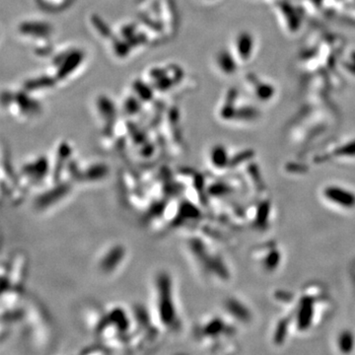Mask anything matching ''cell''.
Here are the masks:
<instances>
[{"instance_id":"obj_21","label":"cell","mask_w":355,"mask_h":355,"mask_svg":"<svg viewBox=\"0 0 355 355\" xmlns=\"http://www.w3.org/2000/svg\"><path fill=\"white\" fill-rule=\"evenodd\" d=\"M226 310L238 320L246 322L251 318L249 310L236 299H228L225 303Z\"/></svg>"},{"instance_id":"obj_20","label":"cell","mask_w":355,"mask_h":355,"mask_svg":"<svg viewBox=\"0 0 355 355\" xmlns=\"http://www.w3.org/2000/svg\"><path fill=\"white\" fill-rule=\"evenodd\" d=\"M230 158L226 148L222 145H215L209 152V161L212 167L216 169H224L230 166Z\"/></svg>"},{"instance_id":"obj_3","label":"cell","mask_w":355,"mask_h":355,"mask_svg":"<svg viewBox=\"0 0 355 355\" xmlns=\"http://www.w3.org/2000/svg\"><path fill=\"white\" fill-rule=\"evenodd\" d=\"M131 313L132 325L128 335L127 349L150 350L158 344L163 333L154 323L147 308L138 305L131 308Z\"/></svg>"},{"instance_id":"obj_11","label":"cell","mask_w":355,"mask_h":355,"mask_svg":"<svg viewBox=\"0 0 355 355\" xmlns=\"http://www.w3.org/2000/svg\"><path fill=\"white\" fill-rule=\"evenodd\" d=\"M128 260L127 247L119 242L112 243L101 250L97 257L96 267L98 271L107 277L117 275L126 265Z\"/></svg>"},{"instance_id":"obj_23","label":"cell","mask_w":355,"mask_h":355,"mask_svg":"<svg viewBox=\"0 0 355 355\" xmlns=\"http://www.w3.org/2000/svg\"><path fill=\"white\" fill-rule=\"evenodd\" d=\"M288 332V322L286 320H282L278 323V325L275 329L273 340L277 344H281L287 335Z\"/></svg>"},{"instance_id":"obj_17","label":"cell","mask_w":355,"mask_h":355,"mask_svg":"<svg viewBox=\"0 0 355 355\" xmlns=\"http://www.w3.org/2000/svg\"><path fill=\"white\" fill-rule=\"evenodd\" d=\"M96 117L102 122L105 127L109 124H114L117 114V108L114 101L107 95L99 96L95 102Z\"/></svg>"},{"instance_id":"obj_8","label":"cell","mask_w":355,"mask_h":355,"mask_svg":"<svg viewBox=\"0 0 355 355\" xmlns=\"http://www.w3.org/2000/svg\"><path fill=\"white\" fill-rule=\"evenodd\" d=\"M185 247L194 264L201 267L202 271L216 274L221 279L228 278V270L222 259L210 254L207 244L201 237H189L185 242Z\"/></svg>"},{"instance_id":"obj_22","label":"cell","mask_w":355,"mask_h":355,"mask_svg":"<svg viewBox=\"0 0 355 355\" xmlns=\"http://www.w3.org/2000/svg\"><path fill=\"white\" fill-rule=\"evenodd\" d=\"M338 348L343 353H350L354 348V335L350 330H343L337 339Z\"/></svg>"},{"instance_id":"obj_19","label":"cell","mask_w":355,"mask_h":355,"mask_svg":"<svg viewBox=\"0 0 355 355\" xmlns=\"http://www.w3.org/2000/svg\"><path fill=\"white\" fill-rule=\"evenodd\" d=\"M225 330V324L220 318H212L209 321L204 323V325L197 328V336L200 338L204 337H217L219 334L223 333Z\"/></svg>"},{"instance_id":"obj_25","label":"cell","mask_w":355,"mask_h":355,"mask_svg":"<svg viewBox=\"0 0 355 355\" xmlns=\"http://www.w3.org/2000/svg\"><path fill=\"white\" fill-rule=\"evenodd\" d=\"M280 263V254L278 251H272L270 254L267 255V257L265 260V266L266 269L272 270L275 269Z\"/></svg>"},{"instance_id":"obj_2","label":"cell","mask_w":355,"mask_h":355,"mask_svg":"<svg viewBox=\"0 0 355 355\" xmlns=\"http://www.w3.org/2000/svg\"><path fill=\"white\" fill-rule=\"evenodd\" d=\"M29 259L23 251H15L1 264V310L23 307L28 278Z\"/></svg>"},{"instance_id":"obj_18","label":"cell","mask_w":355,"mask_h":355,"mask_svg":"<svg viewBox=\"0 0 355 355\" xmlns=\"http://www.w3.org/2000/svg\"><path fill=\"white\" fill-rule=\"evenodd\" d=\"M314 318V304L309 297L302 298L297 314V326L301 330H305L312 325Z\"/></svg>"},{"instance_id":"obj_15","label":"cell","mask_w":355,"mask_h":355,"mask_svg":"<svg viewBox=\"0 0 355 355\" xmlns=\"http://www.w3.org/2000/svg\"><path fill=\"white\" fill-rule=\"evenodd\" d=\"M4 152L2 151V162H1V188L2 196L6 197L7 201L11 204H18L23 200L26 191L23 189L20 179L18 176L17 169H14L11 161L8 157L6 159Z\"/></svg>"},{"instance_id":"obj_4","label":"cell","mask_w":355,"mask_h":355,"mask_svg":"<svg viewBox=\"0 0 355 355\" xmlns=\"http://www.w3.org/2000/svg\"><path fill=\"white\" fill-rule=\"evenodd\" d=\"M22 324L26 325L30 344L37 350H46L54 342V331L51 319L38 302L26 304Z\"/></svg>"},{"instance_id":"obj_13","label":"cell","mask_w":355,"mask_h":355,"mask_svg":"<svg viewBox=\"0 0 355 355\" xmlns=\"http://www.w3.org/2000/svg\"><path fill=\"white\" fill-rule=\"evenodd\" d=\"M110 168L103 161L90 160L73 162L70 172L69 180L75 185H96L100 184L109 177Z\"/></svg>"},{"instance_id":"obj_26","label":"cell","mask_w":355,"mask_h":355,"mask_svg":"<svg viewBox=\"0 0 355 355\" xmlns=\"http://www.w3.org/2000/svg\"><path fill=\"white\" fill-rule=\"evenodd\" d=\"M269 204L268 203H263L261 205V207H259L258 212H257V218H256V222L257 224H259L260 226H263L264 224H266L267 221V217L269 215Z\"/></svg>"},{"instance_id":"obj_7","label":"cell","mask_w":355,"mask_h":355,"mask_svg":"<svg viewBox=\"0 0 355 355\" xmlns=\"http://www.w3.org/2000/svg\"><path fill=\"white\" fill-rule=\"evenodd\" d=\"M18 35L25 41L33 42V53L37 57H48L53 54L52 35L54 33L53 25L43 19L23 20L17 26Z\"/></svg>"},{"instance_id":"obj_9","label":"cell","mask_w":355,"mask_h":355,"mask_svg":"<svg viewBox=\"0 0 355 355\" xmlns=\"http://www.w3.org/2000/svg\"><path fill=\"white\" fill-rule=\"evenodd\" d=\"M75 184L69 180L52 182L35 192L34 208L39 212H47L63 204L73 193Z\"/></svg>"},{"instance_id":"obj_16","label":"cell","mask_w":355,"mask_h":355,"mask_svg":"<svg viewBox=\"0 0 355 355\" xmlns=\"http://www.w3.org/2000/svg\"><path fill=\"white\" fill-rule=\"evenodd\" d=\"M325 200L337 207L352 209L355 207V194L338 186H327L324 189Z\"/></svg>"},{"instance_id":"obj_12","label":"cell","mask_w":355,"mask_h":355,"mask_svg":"<svg viewBox=\"0 0 355 355\" xmlns=\"http://www.w3.org/2000/svg\"><path fill=\"white\" fill-rule=\"evenodd\" d=\"M184 73L181 66L173 63L153 65L142 76L153 90L158 92H166L174 88L177 82L182 81Z\"/></svg>"},{"instance_id":"obj_24","label":"cell","mask_w":355,"mask_h":355,"mask_svg":"<svg viewBox=\"0 0 355 355\" xmlns=\"http://www.w3.org/2000/svg\"><path fill=\"white\" fill-rule=\"evenodd\" d=\"M208 193L214 197H223L230 193V188L225 184H214L208 188Z\"/></svg>"},{"instance_id":"obj_27","label":"cell","mask_w":355,"mask_h":355,"mask_svg":"<svg viewBox=\"0 0 355 355\" xmlns=\"http://www.w3.org/2000/svg\"><path fill=\"white\" fill-rule=\"evenodd\" d=\"M339 151L337 152L339 155H347V156H353L355 155V143H351L348 145H345L340 149H338Z\"/></svg>"},{"instance_id":"obj_1","label":"cell","mask_w":355,"mask_h":355,"mask_svg":"<svg viewBox=\"0 0 355 355\" xmlns=\"http://www.w3.org/2000/svg\"><path fill=\"white\" fill-rule=\"evenodd\" d=\"M149 312L162 333H175L183 325L182 311L172 274L159 270L154 274L151 284V304Z\"/></svg>"},{"instance_id":"obj_14","label":"cell","mask_w":355,"mask_h":355,"mask_svg":"<svg viewBox=\"0 0 355 355\" xmlns=\"http://www.w3.org/2000/svg\"><path fill=\"white\" fill-rule=\"evenodd\" d=\"M50 157L52 163V182L69 180L71 166L76 159L72 143L66 139L59 141L55 146L54 154Z\"/></svg>"},{"instance_id":"obj_6","label":"cell","mask_w":355,"mask_h":355,"mask_svg":"<svg viewBox=\"0 0 355 355\" xmlns=\"http://www.w3.org/2000/svg\"><path fill=\"white\" fill-rule=\"evenodd\" d=\"M86 55L83 50L76 47H62L55 51L47 73L56 81L57 84L70 80L80 70Z\"/></svg>"},{"instance_id":"obj_5","label":"cell","mask_w":355,"mask_h":355,"mask_svg":"<svg viewBox=\"0 0 355 355\" xmlns=\"http://www.w3.org/2000/svg\"><path fill=\"white\" fill-rule=\"evenodd\" d=\"M17 171L26 193L37 192L52 183V163L49 155L37 154L26 158Z\"/></svg>"},{"instance_id":"obj_10","label":"cell","mask_w":355,"mask_h":355,"mask_svg":"<svg viewBox=\"0 0 355 355\" xmlns=\"http://www.w3.org/2000/svg\"><path fill=\"white\" fill-rule=\"evenodd\" d=\"M3 104L6 105L13 118L22 121L30 120L41 112V105L26 89L17 92L8 91L7 94H3Z\"/></svg>"},{"instance_id":"obj_28","label":"cell","mask_w":355,"mask_h":355,"mask_svg":"<svg viewBox=\"0 0 355 355\" xmlns=\"http://www.w3.org/2000/svg\"><path fill=\"white\" fill-rule=\"evenodd\" d=\"M203 1H212V0H203Z\"/></svg>"}]
</instances>
